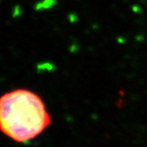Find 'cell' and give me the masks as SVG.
<instances>
[{
  "label": "cell",
  "mask_w": 147,
  "mask_h": 147,
  "mask_svg": "<svg viewBox=\"0 0 147 147\" xmlns=\"http://www.w3.org/2000/svg\"><path fill=\"white\" fill-rule=\"evenodd\" d=\"M50 124L44 101L33 91L17 89L5 93L0 99L1 130L17 143L36 138Z\"/></svg>",
  "instance_id": "1"
}]
</instances>
